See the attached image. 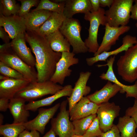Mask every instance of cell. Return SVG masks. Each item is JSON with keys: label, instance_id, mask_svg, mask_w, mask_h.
<instances>
[{"label": "cell", "instance_id": "obj_34", "mask_svg": "<svg viewBox=\"0 0 137 137\" xmlns=\"http://www.w3.org/2000/svg\"><path fill=\"white\" fill-rule=\"evenodd\" d=\"M21 5L19 11V15L23 18L29 13L31 8L38 5L40 1L38 0H19Z\"/></svg>", "mask_w": 137, "mask_h": 137}, {"label": "cell", "instance_id": "obj_29", "mask_svg": "<svg viewBox=\"0 0 137 137\" xmlns=\"http://www.w3.org/2000/svg\"><path fill=\"white\" fill-rule=\"evenodd\" d=\"M96 117V114H92L72 121L74 127L75 134L83 136L92 122Z\"/></svg>", "mask_w": 137, "mask_h": 137}, {"label": "cell", "instance_id": "obj_21", "mask_svg": "<svg viewBox=\"0 0 137 137\" xmlns=\"http://www.w3.org/2000/svg\"><path fill=\"white\" fill-rule=\"evenodd\" d=\"M73 88L70 84L66 85L63 88L52 96L41 99L29 101L26 104V109L29 111H35L39 108L52 105L55 101L64 96L70 97Z\"/></svg>", "mask_w": 137, "mask_h": 137}, {"label": "cell", "instance_id": "obj_33", "mask_svg": "<svg viewBox=\"0 0 137 137\" xmlns=\"http://www.w3.org/2000/svg\"><path fill=\"white\" fill-rule=\"evenodd\" d=\"M103 133L100 128L98 119L96 117L83 136L84 137H101Z\"/></svg>", "mask_w": 137, "mask_h": 137}, {"label": "cell", "instance_id": "obj_2", "mask_svg": "<svg viewBox=\"0 0 137 137\" xmlns=\"http://www.w3.org/2000/svg\"><path fill=\"white\" fill-rule=\"evenodd\" d=\"M63 87L50 80L30 82L16 93L14 97L29 102L48 95H54Z\"/></svg>", "mask_w": 137, "mask_h": 137}, {"label": "cell", "instance_id": "obj_47", "mask_svg": "<svg viewBox=\"0 0 137 137\" xmlns=\"http://www.w3.org/2000/svg\"><path fill=\"white\" fill-rule=\"evenodd\" d=\"M71 137H84L83 136H80L74 134Z\"/></svg>", "mask_w": 137, "mask_h": 137}, {"label": "cell", "instance_id": "obj_7", "mask_svg": "<svg viewBox=\"0 0 137 137\" xmlns=\"http://www.w3.org/2000/svg\"><path fill=\"white\" fill-rule=\"evenodd\" d=\"M1 61L22 74L31 82L37 81V72L21 59L11 47L0 53Z\"/></svg>", "mask_w": 137, "mask_h": 137}, {"label": "cell", "instance_id": "obj_49", "mask_svg": "<svg viewBox=\"0 0 137 137\" xmlns=\"http://www.w3.org/2000/svg\"><path fill=\"white\" fill-rule=\"evenodd\" d=\"M1 137H4V136H2Z\"/></svg>", "mask_w": 137, "mask_h": 137}, {"label": "cell", "instance_id": "obj_39", "mask_svg": "<svg viewBox=\"0 0 137 137\" xmlns=\"http://www.w3.org/2000/svg\"><path fill=\"white\" fill-rule=\"evenodd\" d=\"M9 100L5 98H0V111L5 112L8 109Z\"/></svg>", "mask_w": 137, "mask_h": 137}, {"label": "cell", "instance_id": "obj_13", "mask_svg": "<svg viewBox=\"0 0 137 137\" xmlns=\"http://www.w3.org/2000/svg\"><path fill=\"white\" fill-rule=\"evenodd\" d=\"M130 27L128 25L118 27L110 26L107 23L105 26V32L102 40L97 52L94 56L104 52H108L112 46L116 44L119 37L128 32Z\"/></svg>", "mask_w": 137, "mask_h": 137}, {"label": "cell", "instance_id": "obj_14", "mask_svg": "<svg viewBox=\"0 0 137 137\" xmlns=\"http://www.w3.org/2000/svg\"><path fill=\"white\" fill-rule=\"evenodd\" d=\"M91 74L89 71L80 73L79 78L75 83L71 96L67 97L70 111L73 106L83 97L86 96L91 91L87 83Z\"/></svg>", "mask_w": 137, "mask_h": 137}, {"label": "cell", "instance_id": "obj_16", "mask_svg": "<svg viewBox=\"0 0 137 137\" xmlns=\"http://www.w3.org/2000/svg\"><path fill=\"white\" fill-rule=\"evenodd\" d=\"M100 105L91 101L87 96L84 97L69 111L70 120L72 121L96 114Z\"/></svg>", "mask_w": 137, "mask_h": 137}, {"label": "cell", "instance_id": "obj_43", "mask_svg": "<svg viewBox=\"0 0 137 137\" xmlns=\"http://www.w3.org/2000/svg\"><path fill=\"white\" fill-rule=\"evenodd\" d=\"M11 47L10 42L0 45V53L4 52Z\"/></svg>", "mask_w": 137, "mask_h": 137}, {"label": "cell", "instance_id": "obj_44", "mask_svg": "<svg viewBox=\"0 0 137 137\" xmlns=\"http://www.w3.org/2000/svg\"><path fill=\"white\" fill-rule=\"evenodd\" d=\"M56 135L54 131L51 128L49 131L42 137H56Z\"/></svg>", "mask_w": 137, "mask_h": 137}, {"label": "cell", "instance_id": "obj_9", "mask_svg": "<svg viewBox=\"0 0 137 137\" xmlns=\"http://www.w3.org/2000/svg\"><path fill=\"white\" fill-rule=\"evenodd\" d=\"M75 55L72 52L61 53V57L56 64L55 71L50 80L60 85L63 84L65 78L69 76L72 72L69 67L79 62L78 59L74 57Z\"/></svg>", "mask_w": 137, "mask_h": 137}, {"label": "cell", "instance_id": "obj_20", "mask_svg": "<svg viewBox=\"0 0 137 137\" xmlns=\"http://www.w3.org/2000/svg\"><path fill=\"white\" fill-rule=\"evenodd\" d=\"M123 93L122 88L115 83L108 81L101 89L87 96L91 101L98 104L108 102L110 98L118 92Z\"/></svg>", "mask_w": 137, "mask_h": 137}, {"label": "cell", "instance_id": "obj_50", "mask_svg": "<svg viewBox=\"0 0 137 137\" xmlns=\"http://www.w3.org/2000/svg\"></svg>", "mask_w": 137, "mask_h": 137}, {"label": "cell", "instance_id": "obj_4", "mask_svg": "<svg viewBox=\"0 0 137 137\" xmlns=\"http://www.w3.org/2000/svg\"><path fill=\"white\" fill-rule=\"evenodd\" d=\"M81 28L78 20L72 18H66L59 29L72 46V52L75 54L84 53L88 51L84 42L81 37Z\"/></svg>", "mask_w": 137, "mask_h": 137}, {"label": "cell", "instance_id": "obj_48", "mask_svg": "<svg viewBox=\"0 0 137 137\" xmlns=\"http://www.w3.org/2000/svg\"><path fill=\"white\" fill-rule=\"evenodd\" d=\"M135 26L136 28H137V22L135 24Z\"/></svg>", "mask_w": 137, "mask_h": 137}, {"label": "cell", "instance_id": "obj_45", "mask_svg": "<svg viewBox=\"0 0 137 137\" xmlns=\"http://www.w3.org/2000/svg\"><path fill=\"white\" fill-rule=\"evenodd\" d=\"M9 78L1 74L0 75V81L5 80Z\"/></svg>", "mask_w": 137, "mask_h": 137}, {"label": "cell", "instance_id": "obj_41", "mask_svg": "<svg viewBox=\"0 0 137 137\" xmlns=\"http://www.w3.org/2000/svg\"><path fill=\"white\" fill-rule=\"evenodd\" d=\"M134 2L135 3L132 8L130 18L137 21V0H134Z\"/></svg>", "mask_w": 137, "mask_h": 137}, {"label": "cell", "instance_id": "obj_38", "mask_svg": "<svg viewBox=\"0 0 137 137\" xmlns=\"http://www.w3.org/2000/svg\"><path fill=\"white\" fill-rule=\"evenodd\" d=\"M0 38L5 43H8L10 42V37L4 28L0 27Z\"/></svg>", "mask_w": 137, "mask_h": 137}, {"label": "cell", "instance_id": "obj_10", "mask_svg": "<svg viewBox=\"0 0 137 137\" xmlns=\"http://www.w3.org/2000/svg\"><path fill=\"white\" fill-rule=\"evenodd\" d=\"M120 107L114 102L101 104L96 113L100 127L103 132L110 129L113 126L114 119L119 115Z\"/></svg>", "mask_w": 137, "mask_h": 137}, {"label": "cell", "instance_id": "obj_15", "mask_svg": "<svg viewBox=\"0 0 137 137\" xmlns=\"http://www.w3.org/2000/svg\"><path fill=\"white\" fill-rule=\"evenodd\" d=\"M0 27L4 28L12 39L24 33L27 29L24 18L19 15L5 16L0 14Z\"/></svg>", "mask_w": 137, "mask_h": 137}, {"label": "cell", "instance_id": "obj_22", "mask_svg": "<svg viewBox=\"0 0 137 137\" xmlns=\"http://www.w3.org/2000/svg\"><path fill=\"white\" fill-rule=\"evenodd\" d=\"M26 102L19 98L14 97L9 100L8 109L13 118V123H25L28 121L30 114L26 108Z\"/></svg>", "mask_w": 137, "mask_h": 137}, {"label": "cell", "instance_id": "obj_36", "mask_svg": "<svg viewBox=\"0 0 137 137\" xmlns=\"http://www.w3.org/2000/svg\"><path fill=\"white\" fill-rule=\"evenodd\" d=\"M120 133L116 125L114 124L110 129L103 132L101 137H121Z\"/></svg>", "mask_w": 137, "mask_h": 137}, {"label": "cell", "instance_id": "obj_40", "mask_svg": "<svg viewBox=\"0 0 137 137\" xmlns=\"http://www.w3.org/2000/svg\"><path fill=\"white\" fill-rule=\"evenodd\" d=\"M91 6V12L97 11L100 7L99 0H89Z\"/></svg>", "mask_w": 137, "mask_h": 137}, {"label": "cell", "instance_id": "obj_37", "mask_svg": "<svg viewBox=\"0 0 137 137\" xmlns=\"http://www.w3.org/2000/svg\"><path fill=\"white\" fill-rule=\"evenodd\" d=\"M18 137H40V134L37 131L31 130L30 131L26 129L20 134Z\"/></svg>", "mask_w": 137, "mask_h": 137}, {"label": "cell", "instance_id": "obj_25", "mask_svg": "<svg viewBox=\"0 0 137 137\" xmlns=\"http://www.w3.org/2000/svg\"><path fill=\"white\" fill-rule=\"evenodd\" d=\"M52 12L44 10L32 11L24 18L26 30L35 31H36L49 17Z\"/></svg>", "mask_w": 137, "mask_h": 137}, {"label": "cell", "instance_id": "obj_35", "mask_svg": "<svg viewBox=\"0 0 137 137\" xmlns=\"http://www.w3.org/2000/svg\"><path fill=\"white\" fill-rule=\"evenodd\" d=\"M132 118L135 121L137 128V99H135L133 106L128 108L126 111L125 115Z\"/></svg>", "mask_w": 137, "mask_h": 137}, {"label": "cell", "instance_id": "obj_27", "mask_svg": "<svg viewBox=\"0 0 137 137\" xmlns=\"http://www.w3.org/2000/svg\"><path fill=\"white\" fill-rule=\"evenodd\" d=\"M116 126L121 137H137L136 123L131 117L126 115L120 117Z\"/></svg>", "mask_w": 137, "mask_h": 137}, {"label": "cell", "instance_id": "obj_42", "mask_svg": "<svg viewBox=\"0 0 137 137\" xmlns=\"http://www.w3.org/2000/svg\"><path fill=\"white\" fill-rule=\"evenodd\" d=\"M100 6H107L110 8L112 5L114 0H99Z\"/></svg>", "mask_w": 137, "mask_h": 137}, {"label": "cell", "instance_id": "obj_3", "mask_svg": "<svg viewBox=\"0 0 137 137\" xmlns=\"http://www.w3.org/2000/svg\"><path fill=\"white\" fill-rule=\"evenodd\" d=\"M133 0H114L109 9L105 11L107 23L110 26H126L130 18Z\"/></svg>", "mask_w": 137, "mask_h": 137}, {"label": "cell", "instance_id": "obj_1", "mask_svg": "<svg viewBox=\"0 0 137 137\" xmlns=\"http://www.w3.org/2000/svg\"><path fill=\"white\" fill-rule=\"evenodd\" d=\"M24 35L26 41L35 56L37 81L50 80L61 53L53 51L45 37L35 31L26 30Z\"/></svg>", "mask_w": 137, "mask_h": 137}, {"label": "cell", "instance_id": "obj_11", "mask_svg": "<svg viewBox=\"0 0 137 137\" xmlns=\"http://www.w3.org/2000/svg\"><path fill=\"white\" fill-rule=\"evenodd\" d=\"M60 103L55 104L48 108H40L38 110V114L33 119L24 123L26 129L35 130L43 134L45 127L50 119L53 118L59 108Z\"/></svg>", "mask_w": 137, "mask_h": 137}, {"label": "cell", "instance_id": "obj_32", "mask_svg": "<svg viewBox=\"0 0 137 137\" xmlns=\"http://www.w3.org/2000/svg\"><path fill=\"white\" fill-rule=\"evenodd\" d=\"M1 74L9 78L16 79H26L21 73L0 61Z\"/></svg>", "mask_w": 137, "mask_h": 137}, {"label": "cell", "instance_id": "obj_18", "mask_svg": "<svg viewBox=\"0 0 137 137\" xmlns=\"http://www.w3.org/2000/svg\"><path fill=\"white\" fill-rule=\"evenodd\" d=\"M122 40V45L118 48L111 51L104 52L93 57L87 58L86 61L87 64L91 66L99 61H106L109 57L127 50L137 43L136 37L130 35H126Z\"/></svg>", "mask_w": 137, "mask_h": 137}, {"label": "cell", "instance_id": "obj_46", "mask_svg": "<svg viewBox=\"0 0 137 137\" xmlns=\"http://www.w3.org/2000/svg\"><path fill=\"white\" fill-rule=\"evenodd\" d=\"M4 117L3 115L1 113L0 114V125H2L3 123Z\"/></svg>", "mask_w": 137, "mask_h": 137}, {"label": "cell", "instance_id": "obj_12", "mask_svg": "<svg viewBox=\"0 0 137 137\" xmlns=\"http://www.w3.org/2000/svg\"><path fill=\"white\" fill-rule=\"evenodd\" d=\"M115 56L110 57L106 61V64H98V67L108 66V69L106 73H103L99 76L100 78L103 80L109 81L115 83L122 89L123 93H126V97H133L137 99V81L132 85L124 84L121 82L116 78L114 72L113 66L115 58Z\"/></svg>", "mask_w": 137, "mask_h": 137}, {"label": "cell", "instance_id": "obj_23", "mask_svg": "<svg viewBox=\"0 0 137 137\" xmlns=\"http://www.w3.org/2000/svg\"><path fill=\"white\" fill-rule=\"evenodd\" d=\"M63 14L66 18H71L76 14H84L90 12L91 5L89 0H65Z\"/></svg>", "mask_w": 137, "mask_h": 137}, {"label": "cell", "instance_id": "obj_31", "mask_svg": "<svg viewBox=\"0 0 137 137\" xmlns=\"http://www.w3.org/2000/svg\"><path fill=\"white\" fill-rule=\"evenodd\" d=\"M65 0H61L60 2L57 3L49 0H41L36 8L32 11L44 10L52 12L63 13L65 5Z\"/></svg>", "mask_w": 137, "mask_h": 137}, {"label": "cell", "instance_id": "obj_28", "mask_svg": "<svg viewBox=\"0 0 137 137\" xmlns=\"http://www.w3.org/2000/svg\"><path fill=\"white\" fill-rule=\"evenodd\" d=\"M24 123L2 125H0V135L5 137H18L20 134L26 129Z\"/></svg>", "mask_w": 137, "mask_h": 137}, {"label": "cell", "instance_id": "obj_26", "mask_svg": "<svg viewBox=\"0 0 137 137\" xmlns=\"http://www.w3.org/2000/svg\"><path fill=\"white\" fill-rule=\"evenodd\" d=\"M51 48L55 52H70V45L59 30L45 37Z\"/></svg>", "mask_w": 137, "mask_h": 137}, {"label": "cell", "instance_id": "obj_8", "mask_svg": "<svg viewBox=\"0 0 137 137\" xmlns=\"http://www.w3.org/2000/svg\"><path fill=\"white\" fill-rule=\"evenodd\" d=\"M68 103L67 99L60 103L59 112L51 121V128L59 137H71L75 134L69 111L67 109Z\"/></svg>", "mask_w": 137, "mask_h": 137}, {"label": "cell", "instance_id": "obj_17", "mask_svg": "<svg viewBox=\"0 0 137 137\" xmlns=\"http://www.w3.org/2000/svg\"><path fill=\"white\" fill-rule=\"evenodd\" d=\"M24 33L19 34L10 42L11 47L17 55L29 66H35V58L27 46Z\"/></svg>", "mask_w": 137, "mask_h": 137}, {"label": "cell", "instance_id": "obj_30", "mask_svg": "<svg viewBox=\"0 0 137 137\" xmlns=\"http://www.w3.org/2000/svg\"><path fill=\"white\" fill-rule=\"evenodd\" d=\"M0 14L5 16L19 15L20 8L15 0H1Z\"/></svg>", "mask_w": 137, "mask_h": 137}, {"label": "cell", "instance_id": "obj_24", "mask_svg": "<svg viewBox=\"0 0 137 137\" xmlns=\"http://www.w3.org/2000/svg\"><path fill=\"white\" fill-rule=\"evenodd\" d=\"M66 19L63 13L53 12L45 22L35 31L45 37L59 30Z\"/></svg>", "mask_w": 137, "mask_h": 137}, {"label": "cell", "instance_id": "obj_19", "mask_svg": "<svg viewBox=\"0 0 137 137\" xmlns=\"http://www.w3.org/2000/svg\"><path fill=\"white\" fill-rule=\"evenodd\" d=\"M30 82L25 79H16L11 78L0 81V98L10 100Z\"/></svg>", "mask_w": 137, "mask_h": 137}, {"label": "cell", "instance_id": "obj_6", "mask_svg": "<svg viewBox=\"0 0 137 137\" xmlns=\"http://www.w3.org/2000/svg\"><path fill=\"white\" fill-rule=\"evenodd\" d=\"M105 10L100 7L96 12H89L85 14L84 19L90 22L89 35L84 42L90 53H95L99 46L97 41L99 28L101 25L105 26L107 23L105 15Z\"/></svg>", "mask_w": 137, "mask_h": 137}, {"label": "cell", "instance_id": "obj_5", "mask_svg": "<svg viewBox=\"0 0 137 137\" xmlns=\"http://www.w3.org/2000/svg\"><path fill=\"white\" fill-rule=\"evenodd\" d=\"M117 73L125 81L132 83L137 79V43L125 51L118 60Z\"/></svg>", "mask_w": 137, "mask_h": 137}]
</instances>
